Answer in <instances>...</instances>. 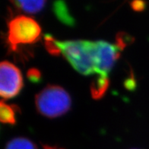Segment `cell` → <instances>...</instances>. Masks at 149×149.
I'll list each match as a JSON object with an SVG mask.
<instances>
[{
	"mask_svg": "<svg viewBox=\"0 0 149 149\" xmlns=\"http://www.w3.org/2000/svg\"><path fill=\"white\" fill-rule=\"evenodd\" d=\"M145 2L142 1H134L131 2V7L135 12H141L145 8Z\"/></svg>",
	"mask_w": 149,
	"mask_h": 149,
	"instance_id": "14",
	"label": "cell"
},
{
	"mask_svg": "<svg viewBox=\"0 0 149 149\" xmlns=\"http://www.w3.org/2000/svg\"><path fill=\"white\" fill-rule=\"evenodd\" d=\"M23 86V79L19 69L8 61L0 65V94L2 97H14Z\"/></svg>",
	"mask_w": 149,
	"mask_h": 149,
	"instance_id": "5",
	"label": "cell"
},
{
	"mask_svg": "<svg viewBox=\"0 0 149 149\" xmlns=\"http://www.w3.org/2000/svg\"><path fill=\"white\" fill-rule=\"evenodd\" d=\"M120 50L116 45L106 41L94 42V72L97 73L98 75L107 77L108 73L120 56Z\"/></svg>",
	"mask_w": 149,
	"mask_h": 149,
	"instance_id": "4",
	"label": "cell"
},
{
	"mask_svg": "<svg viewBox=\"0 0 149 149\" xmlns=\"http://www.w3.org/2000/svg\"><path fill=\"white\" fill-rule=\"evenodd\" d=\"M109 86V80L107 77L98 75L95 80L91 83V91L94 99H100L104 96Z\"/></svg>",
	"mask_w": 149,
	"mask_h": 149,
	"instance_id": "6",
	"label": "cell"
},
{
	"mask_svg": "<svg viewBox=\"0 0 149 149\" xmlns=\"http://www.w3.org/2000/svg\"><path fill=\"white\" fill-rule=\"evenodd\" d=\"M35 104L40 113L54 118L65 114L70 109L71 98L63 88L49 85L36 95Z\"/></svg>",
	"mask_w": 149,
	"mask_h": 149,
	"instance_id": "2",
	"label": "cell"
},
{
	"mask_svg": "<svg viewBox=\"0 0 149 149\" xmlns=\"http://www.w3.org/2000/svg\"><path fill=\"white\" fill-rule=\"evenodd\" d=\"M43 149H62V148H57L55 147H50V146H44V148Z\"/></svg>",
	"mask_w": 149,
	"mask_h": 149,
	"instance_id": "15",
	"label": "cell"
},
{
	"mask_svg": "<svg viewBox=\"0 0 149 149\" xmlns=\"http://www.w3.org/2000/svg\"><path fill=\"white\" fill-rule=\"evenodd\" d=\"M12 3L17 8L27 13H37L43 9L45 1H13Z\"/></svg>",
	"mask_w": 149,
	"mask_h": 149,
	"instance_id": "7",
	"label": "cell"
},
{
	"mask_svg": "<svg viewBox=\"0 0 149 149\" xmlns=\"http://www.w3.org/2000/svg\"><path fill=\"white\" fill-rule=\"evenodd\" d=\"M61 53L75 70L88 75L94 72V42L88 40H56Z\"/></svg>",
	"mask_w": 149,
	"mask_h": 149,
	"instance_id": "1",
	"label": "cell"
},
{
	"mask_svg": "<svg viewBox=\"0 0 149 149\" xmlns=\"http://www.w3.org/2000/svg\"><path fill=\"white\" fill-rule=\"evenodd\" d=\"M44 39H45L46 48L48 50V52L50 54H52V55H59L61 52L60 49H59V47H57L56 43V40L52 36L49 35V34H46Z\"/></svg>",
	"mask_w": 149,
	"mask_h": 149,
	"instance_id": "11",
	"label": "cell"
},
{
	"mask_svg": "<svg viewBox=\"0 0 149 149\" xmlns=\"http://www.w3.org/2000/svg\"><path fill=\"white\" fill-rule=\"evenodd\" d=\"M27 76L30 81L32 82H38L40 80V71L37 69H31L28 71Z\"/></svg>",
	"mask_w": 149,
	"mask_h": 149,
	"instance_id": "13",
	"label": "cell"
},
{
	"mask_svg": "<svg viewBox=\"0 0 149 149\" xmlns=\"http://www.w3.org/2000/svg\"><path fill=\"white\" fill-rule=\"evenodd\" d=\"M0 120L2 123L14 125L15 123V109L13 106L0 103Z\"/></svg>",
	"mask_w": 149,
	"mask_h": 149,
	"instance_id": "8",
	"label": "cell"
},
{
	"mask_svg": "<svg viewBox=\"0 0 149 149\" xmlns=\"http://www.w3.org/2000/svg\"><path fill=\"white\" fill-rule=\"evenodd\" d=\"M6 149H37L36 145L25 138H16L10 141Z\"/></svg>",
	"mask_w": 149,
	"mask_h": 149,
	"instance_id": "10",
	"label": "cell"
},
{
	"mask_svg": "<svg viewBox=\"0 0 149 149\" xmlns=\"http://www.w3.org/2000/svg\"><path fill=\"white\" fill-rule=\"evenodd\" d=\"M8 27V43L12 51L20 45L35 43L41 33L38 23L28 16H17L11 20Z\"/></svg>",
	"mask_w": 149,
	"mask_h": 149,
	"instance_id": "3",
	"label": "cell"
},
{
	"mask_svg": "<svg viewBox=\"0 0 149 149\" xmlns=\"http://www.w3.org/2000/svg\"><path fill=\"white\" fill-rule=\"evenodd\" d=\"M132 37L126 34L125 33H120L116 37V44L117 47L121 50V49H124L126 46L128 45V43L132 41Z\"/></svg>",
	"mask_w": 149,
	"mask_h": 149,
	"instance_id": "12",
	"label": "cell"
},
{
	"mask_svg": "<svg viewBox=\"0 0 149 149\" xmlns=\"http://www.w3.org/2000/svg\"><path fill=\"white\" fill-rule=\"evenodd\" d=\"M54 12L62 22L69 25L73 24V18L69 15L66 6L63 2H57L54 3Z\"/></svg>",
	"mask_w": 149,
	"mask_h": 149,
	"instance_id": "9",
	"label": "cell"
}]
</instances>
